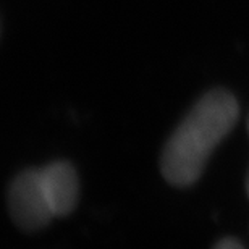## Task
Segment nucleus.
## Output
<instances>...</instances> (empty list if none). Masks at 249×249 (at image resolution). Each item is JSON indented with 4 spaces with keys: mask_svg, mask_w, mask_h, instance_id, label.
Masks as SVG:
<instances>
[{
    "mask_svg": "<svg viewBox=\"0 0 249 249\" xmlns=\"http://www.w3.org/2000/svg\"><path fill=\"white\" fill-rule=\"evenodd\" d=\"M12 220L23 231H37L57 218L52 191L42 168H28L13 178L7 191Z\"/></svg>",
    "mask_w": 249,
    "mask_h": 249,
    "instance_id": "nucleus-2",
    "label": "nucleus"
},
{
    "mask_svg": "<svg viewBox=\"0 0 249 249\" xmlns=\"http://www.w3.org/2000/svg\"><path fill=\"white\" fill-rule=\"evenodd\" d=\"M213 248L215 249H243L245 245H243L240 240H236V238L227 236V238H223V240L217 241L215 245H213Z\"/></svg>",
    "mask_w": 249,
    "mask_h": 249,
    "instance_id": "nucleus-4",
    "label": "nucleus"
},
{
    "mask_svg": "<svg viewBox=\"0 0 249 249\" xmlns=\"http://www.w3.org/2000/svg\"><path fill=\"white\" fill-rule=\"evenodd\" d=\"M52 191L57 217H67L76 209L79 199V178L74 167L67 160H58L42 167Z\"/></svg>",
    "mask_w": 249,
    "mask_h": 249,
    "instance_id": "nucleus-3",
    "label": "nucleus"
},
{
    "mask_svg": "<svg viewBox=\"0 0 249 249\" xmlns=\"http://www.w3.org/2000/svg\"><path fill=\"white\" fill-rule=\"evenodd\" d=\"M248 131H249V122H248ZM246 193H248V197H249V173H248V178H246Z\"/></svg>",
    "mask_w": 249,
    "mask_h": 249,
    "instance_id": "nucleus-5",
    "label": "nucleus"
},
{
    "mask_svg": "<svg viewBox=\"0 0 249 249\" xmlns=\"http://www.w3.org/2000/svg\"><path fill=\"white\" fill-rule=\"evenodd\" d=\"M240 117V104L227 89H212L199 99L175 128L160 156L165 181L177 188L193 186L201 178L209 157Z\"/></svg>",
    "mask_w": 249,
    "mask_h": 249,
    "instance_id": "nucleus-1",
    "label": "nucleus"
}]
</instances>
